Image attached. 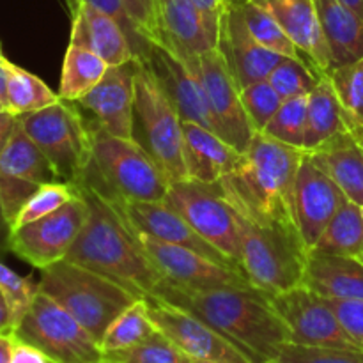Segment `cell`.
<instances>
[{
  "instance_id": "6da1fadb",
  "label": "cell",
  "mask_w": 363,
  "mask_h": 363,
  "mask_svg": "<svg viewBox=\"0 0 363 363\" xmlns=\"http://www.w3.org/2000/svg\"><path fill=\"white\" fill-rule=\"evenodd\" d=\"M152 296L172 303L211 326L252 363L279 358L291 340L289 330L268 294L255 287L186 289L163 280Z\"/></svg>"
},
{
  "instance_id": "7a4b0ae2",
  "label": "cell",
  "mask_w": 363,
  "mask_h": 363,
  "mask_svg": "<svg viewBox=\"0 0 363 363\" xmlns=\"http://www.w3.org/2000/svg\"><path fill=\"white\" fill-rule=\"evenodd\" d=\"M303 152L255 133L238 165L213 188L247 220L298 229L294 186Z\"/></svg>"
},
{
  "instance_id": "3957f363",
  "label": "cell",
  "mask_w": 363,
  "mask_h": 363,
  "mask_svg": "<svg viewBox=\"0 0 363 363\" xmlns=\"http://www.w3.org/2000/svg\"><path fill=\"white\" fill-rule=\"evenodd\" d=\"M89 202V218L67 252V261L113 280L138 298H149L165 280L138 243L130 223L92 186L74 184Z\"/></svg>"
},
{
  "instance_id": "277c9868",
  "label": "cell",
  "mask_w": 363,
  "mask_h": 363,
  "mask_svg": "<svg viewBox=\"0 0 363 363\" xmlns=\"http://www.w3.org/2000/svg\"><path fill=\"white\" fill-rule=\"evenodd\" d=\"M38 286L41 293L66 308L98 342H101L121 312L142 300L113 280L67 259L41 269Z\"/></svg>"
},
{
  "instance_id": "5b68a950",
  "label": "cell",
  "mask_w": 363,
  "mask_h": 363,
  "mask_svg": "<svg viewBox=\"0 0 363 363\" xmlns=\"http://www.w3.org/2000/svg\"><path fill=\"white\" fill-rule=\"evenodd\" d=\"M87 124L92 163L82 181L130 201H165L169 177L137 140L116 137L92 119Z\"/></svg>"
},
{
  "instance_id": "8992f818",
  "label": "cell",
  "mask_w": 363,
  "mask_h": 363,
  "mask_svg": "<svg viewBox=\"0 0 363 363\" xmlns=\"http://www.w3.org/2000/svg\"><path fill=\"white\" fill-rule=\"evenodd\" d=\"M236 218L240 264L252 286L264 294H279L301 286L311 250L305 247L298 229L252 222L238 211Z\"/></svg>"
},
{
  "instance_id": "52a82bcc",
  "label": "cell",
  "mask_w": 363,
  "mask_h": 363,
  "mask_svg": "<svg viewBox=\"0 0 363 363\" xmlns=\"http://www.w3.org/2000/svg\"><path fill=\"white\" fill-rule=\"evenodd\" d=\"M135 74L133 140L158 163L169 181L188 179L183 158V119L144 60Z\"/></svg>"
},
{
  "instance_id": "ba28073f",
  "label": "cell",
  "mask_w": 363,
  "mask_h": 363,
  "mask_svg": "<svg viewBox=\"0 0 363 363\" xmlns=\"http://www.w3.org/2000/svg\"><path fill=\"white\" fill-rule=\"evenodd\" d=\"M21 128L41 149L60 181L78 184L92 163V142L87 119L77 103L60 101L18 116Z\"/></svg>"
},
{
  "instance_id": "9c48e42d",
  "label": "cell",
  "mask_w": 363,
  "mask_h": 363,
  "mask_svg": "<svg viewBox=\"0 0 363 363\" xmlns=\"http://www.w3.org/2000/svg\"><path fill=\"white\" fill-rule=\"evenodd\" d=\"M14 335L57 363H94L103 358L98 340L55 300L38 291Z\"/></svg>"
},
{
  "instance_id": "30bf717a",
  "label": "cell",
  "mask_w": 363,
  "mask_h": 363,
  "mask_svg": "<svg viewBox=\"0 0 363 363\" xmlns=\"http://www.w3.org/2000/svg\"><path fill=\"white\" fill-rule=\"evenodd\" d=\"M165 202L209 245L241 268L236 211L215 188L191 179L172 181Z\"/></svg>"
},
{
  "instance_id": "8fae6325",
  "label": "cell",
  "mask_w": 363,
  "mask_h": 363,
  "mask_svg": "<svg viewBox=\"0 0 363 363\" xmlns=\"http://www.w3.org/2000/svg\"><path fill=\"white\" fill-rule=\"evenodd\" d=\"M87 218L89 202L78 194L57 211L11 230L9 252L34 268H48L67 257Z\"/></svg>"
},
{
  "instance_id": "7c38bea8",
  "label": "cell",
  "mask_w": 363,
  "mask_h": 363,
  "mask_svg": "<svg viewBox=\"0 0 363 363\" xmlns=\"http://www.w3.org/2000/svg\"><path fill=\"white\" fill-rule=\"evenodd\" d=\"M268 298L289 330V342L362 351L339 321L328 300L303 284L279 294H268Z\"/></svg>"
},
{
  "instance_id": "4fadbf2b",
  "label": "cell",
  "mask_w": 363,
  "mask_h": 363,
  "mask_svg": "<svg viewBox=\"0 0 363 363\" xmlns=\"http://www.w3.org/2000/svg\"><path fill=\"white\" fill-rule=\"evenodd\" d=\"M147 314L181 353L201 363H252L230 340L206 325L202 319L156 296L145 298Z\"/></svg>"
},
{
  "instance_id": "5bb4252c",
  "label": "cell",
  "mask_w": 363,
  "mask_h": 363,
  "mask_svg": "<svg viewBox=\"0 0 363 363\" xmlns=\"http://www.w3.org/2000/svg\"><path fill=\"white\" fill-rule=\"evenodd\" d=\"M133 233L149 259L163 273L165 280L174 286L199 291L220 287H254L241 269L220 264L191 248L163 243L135 229Z\"/></svg>"
},
{
  "instance_id": "9a60e30c",
  "label": "cell",
  "mask_w": 363,
  "mask_h": 363,
  "mask_svg": "<svg viewBox=\"0 0 363 363\" xmlns=\"http://www.w3.org/2000/svg\"><path fill=\"white\" fill-rule=\"evenodd\" d=\"M138 60L147 64L170 101L174 103L183 123L201 124L220 135L218 123L209 106L204 85L195 67V57L183 59L179 53L172 52L167 46L149 41L147 52Z\"/></svg>"
},
{
  "instance_id": "2e32d148",
  "label": "cell",
  "mask_w": 363,
  "mask_h": 363,
  "mask_svg": "<svg viewBox=\"0 0 363 363\" xmlns=\"http://www.w3.org/2000/svg\"><path fill=\"white\" fill-rule=\"evenodd\" d=\"M80 183L89 184L94 190H98L117 211L123 215V218L133 227L138 233H144L147 236L155 238V240L163 241V243L179 245V247L191 248V250L199 252V254L208 255L213 261L220 262L229 268L241 269L234 261H230L227 255L216 250L213 245H209L176 209L170 208L165 201H130V199H123L119 195L106 191L103 188L94 186V184L87 183V181H80Z\"/></svg>"
},
{
  "instance_id": "e0dca14e",
  "label": "cell",
  "mask_w": 363,
  "mask_h": 363,
  "mask_svg": "<svg viewBox=\"0 0 363 363\" xmlns=\"http://www.w3.org/2000/svg\"><path fill=\"white\" fill-rule=\"evenodd\" d=\"M53 181H60L55 169L25 133L18 119L9 144L0 155V202L11 227L34 191Z\"/></svg>"
},
{
  "instance_id": "ac0fdd59",
  "label": "cell",
  "mask_w": 363,
  "mask_h": 363,
  "mask_svg": "<svg viewBox=\"0 0 363 363\" xmlns=\"http://www.w3.org/2000/svg\"><path fill=\"white\" fill-rule=\"evenodd\" d=\"M195 67L218 123L220 135L236 151L245 152L255 131L241 101V87L227 67L225 59L218 48H211L195 57Z\"/></svg>"
},
{
  "instance_id": "d6986e66",
  "label": "cell",
  "mask_w": 363,
  "mask_h": 363,
  "mask_svg": "<svg viewBox=\"0 0 363 363\" xmlns=\"http://www.w3.org/2000/svg\"><path fill=\"white\" fill-rule=\"evenodd\" d=\"M344 201L346 195L335 181L312 160L308 151H305L296 174L294 213L300 236L308 250L315 247L323 230Z\"/></svg>"
},
{
  "instance_id": "ffe728a7",
  "label": "cell",
  "mask_w": 363,
  "mask_h": 363,
  "mask_svg": "<svg viewBox=\"0 0 363 363\" xmlns=\"http://www.w3.org/2000/svg\"><path fill=\"white\" fill-rule=\"evenodd\" d=\"M216 28L190 0H155L152 34L156 41L183 59H194L218 45Z\"/></svg>"
},
{
  "instance_id": "44dd1931",
  "label": "cell",
  "mask_w": 363,
  "mask_h": 363,
  "mask_svg": "<svg viewBox=\"0 0 363 363\" xmlns=\"http://www.w3.org/2000/svg\"><path fill=\"white\" fill-rule=\"evenodd\" d=\"M137 59L121 66H110L105 77L77 103L78 108L87 110L92 121L108 133L123 138H133L135 74Z\"/></svg>"
},
{
  "instance_id": "7402d4cb",
  "label": "cell",
  "mask_w": 363,
  "mask_h": 363,
  "mask_svg": "<svg viewBox=\"0 0 363 363\" xmlns=\"http://www.w3.org/2000/svg\"><path fill=\"white\" fill-rule=\"evenodd\" d=\"M216 48L225 59L227 67L241 89L254 82L266 80L284 55L273 53L252 38L240 6H227L220 20Z\"/></svg>"
},
{
  "instance_id": "603a6c76",
  "label": "cell",
  "mask_w": 363,
  "mask_h": 363,
  "mask_svg": "<svg viewBox=\"0 0 363 363\" xmlns=\"http://www.w3.org/2000/svg\"><path fill=\"white\" fill-rule=\"evenodd\" d=\"M255 4L266 7L296 45L305 60L315 71L326 74L332 67V57L323 35L314 0H257Z\"/></svg>"
},
{
  "instance_id": "cb8c5ba5",
  "label": "cell",
  "mask_w": 363,
  "mask_h": 363,
  "mask_svg": "<svg viewBox=\"0 0 363 363\" xmlns=\"http://www.w3.org/2000/svg\"><path fill=\"white\" fill-rule=\"evenodd\" d=\"M183 158L188 179L208 186H213L229 174L243 155L218 133L201 124L183 123Z\"/></svg>"
},
{
  "instance_id": "d4e9b609",
  "label": "cell",
  "mask_w": 363,
  "mask_h": 363,
  "mask_svg": "<svg viewBox=\"0 0 363 363\" xmlns=\"http://www.w3.org/2000/svg\"><path fill=\"white\" fill-rule=\"evenodd\" d=\"M71 18V45L91 50L108 66H121L135 59L133 48L121 25L91 4L82 2Z\"/></svg>"
},
{
  "instance_id": "484cf974",
  "label": "cell",
  "mask_w": 363,
  "mask_h": 363,
  "mask_svg": "<svg viewBox=\"0 0 363 363\" xmlns=\"http://www.w3.org/2000/svg\"><path fill=\"white\" fill-rule=\"evenodd\" d=\"M303 286L330 300H363V262L350 255L308 252Z\"/></svg>"
},
{
  "instance_id": "4316f807",
  "label": "cell",
  "mask_w": 363,
  "mask_h": 363,
  "mask_svg": "<svg viewBox=\"0 0 363 363\" xmlns=\"http://www.w3.org/2000/svg\"><path fill=\"white\" fill-rule=\"evenodd\" d=\"M315 163L335 181L346 199L363 206V138L351 130L342 131L308 151Z\"/></svg>"
},
{
  "instance_id": "83f0119b",
  "label": "cell",
  "mask_w": 363,
  "mask_h": 363,
  "mask_svg": "<svg viewBox=\"0 0 363 363\" xmlns=\"http://www.w3.org/2000/svg\"><path fill=\"white\" fill-rule=\"evenodd\" d=\"M332 67L363 59V20L340 0H314ZM330 67V69H332Z\"/></svg>"
},
{
  "instance_id": "f1b7e54d",
  "label": "cell",
  "mask_w": 363,
  "mask_h": 363,
  "mask_svg": "<svg viewBox=\"0 0 363 363\" xmlns=\"http://www.w3.org/2000/svg\"><path fill=\"white\" fill-rule=\"evenodd\" d=\"M350 130L346 113L335 94L328 77H323L314 91L308 94L307 131H305V151H314L335 135Z\"/></svg>"
},
{
  "instance_id": "f546056e",
  "label": "cell",
  "mask_w": 363,
  "mask_h": 363,
  "mask_svg": "<svg viewBox=\"0 0 363 363\" xmlns=\"http://www.w3.org/2000/svg\"><path fill=\"white\" fill-rule=\"evenodd\" d=\"M108 64L84 46H67L60 73L59 98L64 101H78L105 77Z\"/></svg>"
},
{
  "instance_id": "4dcf8cb0",
  "label": "cell",
  "mask_w": 363,
  "mask_h": 363,
  "mask_svg": "<svg viewBox=\"0 0 363 363\" xmlns=\"http://www.w3.org/2000/svg\"><path fill=\"white\" fill-rule=\"evenodd\" d=\"M363 250V218L360 206L350 199L342 202L311 252L358 257Z\"/></svg>"
},
{
  "instance_id": "1f68e13d",
  "label": "cell",
  "mask_w": 363,
  "mask_h": 363,
  "mask_svg": "<svg viewBox=\"0 0 363 363\" xmlns=\"http://www.w3.org/2000/svg\"><path fill=\"white\" fill-rule=\"evenodd\" d=\"M7 73V110L16 116L38 112L53 103L60 101L59 94L52 91L45 82L23 67L6 59Z\"/></svg>"
},
{
  "instance_id": "d6a6232c",
  "label": "cell",
  "mask_w": 363,
  "mask_h": 363,
  "mask_svg": "<svg viewBox=\"0 0 363 363\" xmlns=\"http://www.w3.org/2000/svg\"><path fill=\"white\" fill-rule=\"evenodd\" d=\"M158 332L156 326L152 325L151 318L147 314V303L145 298L135 301L131 307L121 312L108 330L105 332L101 339V351L105 353H112V351L128 350L131 346L144 342L151 335Z\"/></svg>"
},
{
  "instance_id": "836d02e7",
  "label": "cell",
  "mask_w": 363,
  "mask_h": 363,
  "mask_svg": "<svg viewBox=\"0 0 363 363\" xmlns=\"http://www.w3.org/2000/svg\"><path fill=\"white\" fill-rule=\"evenodd\" d=\"M240 9L241 14H243L245 23H247V28L250 30L252 38H254L259 45L264 46L269 52L279 53V55L294 57V59L305 60V57L301 55L300 50L296 48V45L291 41L289 35L286 34V30H284V28L280 27L279 21H277V18L273 16L266 7L259 6V4L255 2H247L241 4ZM305 62H307V60H305ZM308 66H311V64H308Z\"/></svg>"
},
{
  "instance_id": "e575fe53",
  "label": "cell",
  "mask_w": 363,
  "mask_h": 363,
  "mask_svg": "<svg viewBox=\"0 0 363 363\" xmlns=\"http://www.w3.org/2000/svg\"><path fill=\"white\" fill-rule=\"evenodd\" d=\"M335 94L342 105L347 128H363V59L326 71Z\"/></svg>"
},
{
  "instance_id": "d590c367",
  "label": "cell",
  "mask_w": 363,
  "mask_h": 363,
  "mask_svg": "<svg viewBox=\"0 0 363 363\" xmlns=\"http://www.w3.org/2000/svg\"><path fill=\"white\" fill-rule=\"evenodd\" d=\"M307 108L308 94L284 99L280 108L261 133L291 145V147H305V131H307Z\"/></svg>"
},
{
  "instance_id": "8d00e7d4",
  "label": "cell",
  "mask_w": 363,
  "mask_h": 363,
  "mask_svg": "<svg viewBox=\"0 0 363 363\" xmlns=\"http://www.w3.org/2000/svg\"><path fill=\"white\" fill-rule=\"evenodd\" d=\"M325 74L318 73L314 67L308 66L303 59L294 57H284L272 74L268 77L269 84L273 85L282 99L296 98V96L311 94Z\"/></svg>"
},
{
  "instance_id": "74e56055",
  "label": "cell",
  "mask_w": 363,
  "mask_h": 363,
  "mask_svg": "<svg viewBox=\"0 0 363 363\" xmlns=\"http://www.w3.org/2000/svg\"><path fill=\"white\" fill-rule=\"evenodd\" d=\"M78 194H80V191H78V186H74V184L71 183H64V181H53V183L43 184V186L39 188V190H35L34 195L25 202L23 208L20 209L18 216L14 218L11 230L18 229V227L21 225H27V223L35 222V220L57 211V209L62 208L64 204L73 201Z\"/></svg>"
},
{
  "instance_id": "f35d334b",
  "label": "cell",
  "mask_w": 363,
  "mask_h": 363,
  "mask_svg": "<svg viewBox=\"0 0 363 363\" xmlns=\"http://www.w3.org/2000/svg\"><path fill=\"white\" fill-rule=\"evenodd\" d=\"M103 357L121 363H186L190 360L162 332H156L137 346L105 353Z\"/></svg>"
},
{
  "instance_id": "ab89813d",
  "label": "cell",
  "mask_w": 363,
  "mask_h": 363,
  "mask_svg": "<svg viewBox=\"0 0 363 363\" xmlns=\"http://www.w3.org/2000/svg\"><path fill=\"white\" fill-rule=\"evenodd\" d=\"M241 101H243L245 112H247L248 119L254 126V131L261 133L268 126L277 110L280 108L284 99L280 98L279 92L273 89V85L266 78V80L254 82V84L241 89Z\"/></svg>"
},
{
  "instance_id": "60d3db41",
  "label": "cell",
  "mask_w": 363,
  "mask_h": 363,
  "mask_svg": "<svg viewBox=\"0 0 363 363\" xmlns=\"http://www.w3.org/2000/svg\"><path fill=\"white\" fill-rule=\"evenodd\" d=\"M38 291V284H32L30 280L18 275V273L13 272L9 266L0 262V293L6 296L7 303H9L11 307V312H13L14 328H16L18 323L23 319V315L27 314L28 307H30V303L34 301Z\"/></svg>"
},
{
  "instance_id": "b9f144b4",
  "label": "cell",
  "mask_w": 363,
  "mask_h": 363,
  "mask_svg": "<svg viewBox=\"0 0 363 363\" xmlns=\"http://www.w3.org/2000/svg\"><path fill=\"white\" fill-rule=\"evenodd\" d=\"M280 363H363V351L339 347H312L287 342L280 350Z\"/></svg>"
},
{
  "instance_id": "7bdbcfd3",
  "label": "cell",
  "mask_w": 363,
  "mask_h": 363,
  "mask_svg": "<svg viewBox=\"0 0 363 363\" xmlns=\"http://www.w3.org/2000/svg\"><path fill=\"white\" fill-rule=\"evenodd\" d=\"M84 2L91 4L92 7H96L98 11L105 13L106 16H110L112 20H116L121 25V28L126 34L128 41H130L131 48H133L135 59H142L145 55L149 48V41L145 39V35L142 34L140 27L137 25V21L133 20V16L130 14L128 7L124 6L123 0H84Z\"/></svg>"
},
{
  "instance_id": "ee69618b",
  "label": "cell",
  "mask_w": 363,
  "mask_h": 363,
  "mask_svg": "<svg viewBox=\"0 0 363 363\" xmlns=\"http://www.w3.org/2000/svg\"><path fill=\"white\" fill-rule=\"evenodd\" d=\"M326 300L332 305L333 312L351 339L363 351V300H330V298Z\"/></svg>"
},
{
  "instance_id": "f6af8a7d",
  "label": "cell",
  "mask_w": 363,
  "mask_h": 363,
  "mask_svg": "<svg viewBox=\"0 0 363 363\" xmlns=\"http://www.w3.org/2000/svg\"><path fill=\"white\" fill-rule=\"evenodd\" d=\"M130 14L140 27L145 39H151L152 34V16H155V0H123Z\"/></svg>"
},
{
  "instance_id": "bcb514c9",
  "label": "cell",
  "mask_w": 363,
  "mask_h": 363,
  "mask_svg": "<svg viewBox=\"0 0 363 363\" xmlns=\"http://www.w3.org/2000/svg\"><path fill=\"white\" fill-rule=\"evenodd\" d=\"M11 363H57V362L52 360L46 353H43L39 347L32 346V344L25 342V340L18 339V337L14 335L13 358H11Z\"/></svg>"
},
{
  "instance_id": "7dc6e473",
  "label": "cell",
  "mask_w": 363,
  "mask_h": 363,
  "mask_svg": "<svg viewBox=\"0 0 363 363\" xmlns=\"http://www.w3.org/2000/svg\"><path fill=\"white\" fill-rule=\"evenodd\" d=\"M216 28H220V20H222V14L225 13L227 4L223 0H190Z\"/></svg>"
},
{
  "instance_id": "c3c4849f",
  "label": "cell",
  "mask_w": 363,
  "mask_h": 363,
  "mask_svg": "<svg viewBox=\"0 0 363 363\" xmlns=\"http://www.w3.org/2000/svg\"><path fill=\"white\" fill-rule=\"evenodd\" d=\"M16 124H18L16 113H13L7 108L0 110V155H2V151L6 149V145L9 144Z\"/></svg>"
},
{
  "instance_id": "681fc988",
  "label": "cell",
  "mask_w": 363,
  "mask_h": 363,
  "mask_svg": "<svg viewBox=\"0 0 363 363\" xmlns=\"http://www.w3.org/2000/svg\"><path fill=\"white\" fill-rule=\"evenodd\" d=\"M14 332V321H13V312H11L9 303H7L6 296L0 293V335Z\"/></svg>"
},
{
  "instance_id": "f907efd6",
  "label": "cell",
  "mask_w": 363,
  "mask_h": 363,
  "mask_svg": "<svg viewBox=\"0 0 363 363\" xmlns=\"http://www.w3.org/2000/svg\"><path fill=\"white\" fill-rule=\"evenodd\" d=\"M9 238H11V225L4 213L2 202H0V255L9 252Z\"/></svg>"
},
{
  "instance_id": "816d5d0a",
  "label": "cell",
  "mask_w": 363,
  "mask_h": 363,
  "mask_svg": "<svg viewBox=\"0 0 363 363\" xmlns=\"http://www.w3.org/2000/svg\"><path fill=\"white\" fill-rule=\"evenodd\" d=\"M13 344L14 333L0 335V363H11V358H13Z\"/></svg>"
},
{
  "instance_id": "f5cc1de1",
  "label": "cell",
  "mask_w": 363,
  "mask_h": 363,
  "mask_svg": "<svg viewBox=\"0 0 363 363\" xmlns=\"http://www.w3.org/2000/svg\"><path fill=\"white\" fill-rule=\"evenodd\" d=\"M0 103L7 108V73L6 57H0Z\"/></svg>"
},
{
  "instance_id": "db71d44e",
  "label": "cell",
  "mask_w": 363,
  "mask_h": 363,
  "mask_svg": "<svg viewBox=\"0 0 363 363\" xmlns=\"http://www.w3.org/2000/svg\"><path fill=\"white\" fill-rule=\"evenodd\" d=\"M340 2L350 7L354 14H358L363 20V0H340Z\"/></svg>"
},
{
  "instance_id": "11a10c76",
  "label": "cell",
  "mask_w": 363,
  "mask_h": 363,
  "mask_svg": "<svg viewBox=\"0 0 363 363\" xmlns=\"http://www.w3.org/2000/svg\"><path fill=\"white\" fill-rule=\"evenodd\" d=\"M64 2H66V6H67V9H69V13L74 14V13H77L78 7H80V4L84 2V0H64Z\"/></svg>"
},
{
  "instance_id": "9f6ffc18",
  "label": "cell",
  "mask_w": 363,
  "mask_h": 363,
  "mask_svg": "<svg viewBox=\"0 0 363 363\" xmlns=\"http://www.w3.org/2000/svg\"><path fill=\"white\" fill-rule=\"evenodd\" d=\"M227 6H241V4H247V2H257V0H223Z\"/></svg>"
},
{
  "instance_id": "6f0895ef",
  "label": "cell",
  "mask_w": 363,
  "mask_h": 363,
  "mask_svg": "<svg viewBox=\"0 0 363 363\" xmlns=\"http://www.w3.org/2000/svg\"><path fill=\"white\" fill-rule=\"evenodd\" d=\"M94 363H121V362H116V360H110V358H105L103 357L101 360H98V362H94Z\"/></svg>"
},
{
  "instance_id": "680465c9",
  "label": "cell",
  "mask_w": 363,
  "mask_h": 363,
  "mask_svg": "<svg viewBox=\"0 0 363 363\" xmlns=\"http://www.w3.org/2000/svg\"><path fill=\"white\" fill-rule=\"evenodd\" d=\"M351 131H353V133H357L358 137L363 138V128H357V130H351Z\"/></svg>"
},
{
  "instance_id": "91938a15",
  "label": "cell",
  "mask_w": 363,
  "mask_h": 363,
  "mask_svg": "<svg viewBox=\"0 0 363 363\" xmlns=\"http://www.w3.org/2000/svg\"><path fill=\"white\" fill-rule=\"evenodd\" d=\"M262 363H280V362L277 360V358H273V360H266V362H262Z\"/></svg>"
},
{
  "instance_id": "94428289",
  "label": "cell",
  "mask_w": 363,
  "mask_h": 363,
  "mask_svg": "<svg viewBox=\"0 0 363 363\" xmlns=\"http://www.w3.org/2000/svg\"><path fill=\"white\" fill-rule=\"evenodd\" d=\"M358 259H360V261L363 262V250H362V254H360V255H358Z\"/></svg>"
},
{
  "instance_id": "6125c7cd",
  "label": "cell",
  "mask_w": 363,
  "mask_h": 363,
  "mask_svg": "<svg viewBox=\"0 0 363 363\" xmlns=\"http://www.w3.org/2000/svg\"><path fill=\"white\" fill-rule=\"evenodd\" d=\"M0 57H6V55H4V52H2V46H0Z\"/></svg>"
},
{
  "instance_id": "be15d7a7",
  "label": "cell",
  "mask_w": 363,
  "mask_h": 363,
  "mask_svg": "<svg viewBox=\"0 0 363 363\" xmlns=\"http://www.w3.org/2000/svg\"><path fill=\"white\" fill-rule=\"evenodd\" d=\"M186 363H201V362H194V360H188Z\"/></svg>"
},
{
  "instance_id": "e7e4bbea",
  "label": "cell",
  "mask_w": 363,
  "mask_h": 363,
  "mask_svg": "<svg viewBox=\"0 0 363 363\" xmlns=\"http://www.w3.org/2000/svg\"><path fill=\"white\" fill-rule=\"evenodd\" d=\"M4 108H6V106H4V105H2V103H0V110H4Z\"/></svg>"
},
{
  "instance_id": "03108f58",
  "label": "cell",
  "mask_w": 363,
  "mask_h": 363,
  "mask_svg": "<svg viewBox=\"0 0 363 363\" xmlns=\"http://www.w3.org/2000/svg\"><path fill=\"white\" fill-rule=\"evenodd\" d=\"M360 211H362V218H363V206H360Z\"/></svg>"
}]
</instances>
